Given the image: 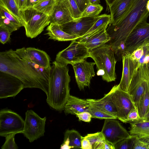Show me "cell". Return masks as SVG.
<instances>
[{
	"label": "cell",
	"instance_id": "6da1fadb",
	"mask_svg": "<svg viewBox=\"0 0 149 149\" xmlns=\"http://www.w3.org/2000/svg\"><path fill=\"white\" fill-rule=\"evenodd\" d=\"M0 71L19 79L24 88H37L48 94L49 71L32 62L24 47L0 52Z\"/></svg>",
	"mask_w": 149,
	"mask_h": 149
},
{
	"label": "cell",
	"instance_id": "7a4b0ae2",
	"mask_svg": "<svg viewBox=\"0 0 149 149\" xmlns=\"http://www.w3.org/2000/svg\"><path fill=\"white\" fill-rule=\"evenodd\" d=\"M148 0H134L125 16L114 25L109 24L106 29L111 38L109 44L115 51L119 47L125 45L128 37L140 23L147 21L149 12L146 8Z\"/></svg>",
	"mask_w": 149,
	"mask_h": 149
},
{
	"label": "cell",
	"instance_id": "3957f363",
	"mask_svg": "<svg viewBox=\"0 0 149 149\" xmlns=\"http://www.w3.org/2000/svg\"><path fill=\"white\" fill-rule=\"evenodd\" d=\"M67 65L56 61L52 65L49 75V89L46 101L53 109L58 111L64 110L70 95L69 83L70 76Z\"/></svg>",
	"mask_w": 149,
	"mask_h": 149
},
{
	"label": "cell",
	"instance_id": "277c9868",
	"mask_svg": "<svg viewBox=\"0 0 149 149\" xmlns=\"http://www.w3.org/2000/svg\"><path fill=\"white\" fill-rule=\"evenodd\" d=\"M89 57L94 61L97 74L107 82L115 81V66L117 61L114 51L109 44H104L89 50Z\"/></svg>",
	"mask_w": 149,
	"mask_h": 149
},
{
	"label": "cell",
	"instance_id": "5b68a950",
	"mask_svg": "<svg viewBox=\"0 0 149 149\" xmlns=\"http://www.w3.org/2000/svg\"><path fill=\"white\" fill-rule=\"evenodd\" d=\"M19 12L27 37L36 38L50 23L49 16L36 10L32 7L20 10Z\"/></svg>",
	"mask_w": 149,
	"mask_h": 149
},
{
	"label": "cell",
	"instance_id": "8992f818",
	"mask_svg": "<svg viewBox=\"0 0 149 149\" xmlns=\"http://www.w3.org/2000/svg\"><path fill=\"white\" fill-rule=\"evenodd\" d=\"M148 86H149L148 63L141 65L138 67L134 72L127 92L136 109H137L141 97Z\"/></svg>",
	"mask_w": 149,
	"mask_h": 149
},
{
	"label": "cell",
	"instance_id": "52a82bcc",
	"mask_svg": "<svg viewBox=\"0 0 149 149\" xmlns=\"http://www.w3.org/2000/svg\"><path fill=\"white\" fill-rule=\"evenodd\" d=\"M88 57L89 49L83 43L75 40H72L67 48L58 53L55 61L62 64L72 65Z\"/></svg>",
	"mask_w": 149,
	"mask_h": 149
},
{
	"label": "cell",
	"instance_id": "ba28073f",
	"mask_svg": "<svg viewBox=\"0 0 149 149\" xmlns=\"http://www.w3.org/2000/svg\"><path fill=\"white\" fill-rule=\"evenodd\" d=\"M24 120L17 113L8 109L0 111V136L5 137L11 134L22 133Z\"/></svg>",
	"mask_w": 149,
	"mask_h": 149
},
{
	"label": "cell",
	"instance_id": "9c48e42d",
	"mask_svg": "<svg viewBox=\"0 0 149 149\" xmlns=\"http://www.w3.org/2000/svg\"><path fill=\"white\" fill-rule=\"evenodd\" d=\"M46 120V117L41 118L32 110L27 111L22 133L30 142L44 136Z\"/></svg>",
	"mask_w": 149,
	"mask_h": 149
},
{
	"label": "cell",
	"instance_id": "30bf717a",
	"mask_svg": "<svg viewBox=\"0 0 149 149\" xmlns=\"http://www.w3.org/2000/svg\"><path fill=\"white\" fill-rule=\"evenodd\" d=\"M112 100L117 112V118L123 123H127L129 111L135 107L129 94L119 89L117 85L114 86L110 91Z\"/></svg>",
	"mask_w": 149,
	"mask_h": 149
},
{
	"label": "cell",
	"instance_id": "8fae6325",
	"mask_svg": "<svg viewBox=\"0 0 149 149\" xmlns=\"http://www.w3.org/2000/svg\"><path fill=\"white\" fill-rule=\"evenodd\" d=\"M116 119H105L101 131L106 140L114 147L120 141L132 137L126 130Z\"/></svg>",
	"mask_w": 149,
	"mask_h": 149
},
{
	"label": "cell",
	"instance_id": "7c38bea8",
	"mask_svg": "<svg viewBox=\"0 0 149 149\" xmlns=\"http://www.w3.org/2000/svg\"><path fill=\"white\" fill-rule=\"evenodd\" d=\"M102 15L81 17L60 26L64 32L80 38L89 30Z\"/></svg>",
	"mask_w": 149,
	"mask_h": 149
},
{
	"label": "cell",
	"instance_id": "4fadbf2b",
	"mask_svg": "<svg viewBox=\"0 0 149 149\" xmlns=\"http://www.w3.org/2000/svg\"><path fill=\"white\" fill-rule=\"evenodd\" d=\"M95 62H87L86 59L72 65L78 87L80 90L89 87L91 79L95 75Z\"/></svg>",
	"mask_w": 149,
	"mask_h": 149
},
{
	"label": "cell",
	"instance_id": "5bb4252c",
	"mask_svg": "<svg viewBox=\"0 0 149 149\" xmlns=\"http://www.w3.org/2000/svg\"><path fill=\"white\" fill-rule=\"evenodd\" d=\"M24 88L22 81L8 73L0 71V98L16 95Z\"/></svg>",
	"mask_w": 149,
	"mask_h": 149
},
{
	"label": "cell",
	"instance_id": "9a60e30c",
	"mask_svg": "<svg viewBox=\"0 0 149 149\" xmlns=\"http://www.w3.org/2000/svg\"><path fill=\"white\" fill-rule=\"evenodd\" d=\"M149 40V23L144 22L139 24L128 37L125 43V52L132 53L145 41Z\"/></svg>",
	"mask_w": 149,
	"mask_h": 149
},
{
	"label": "cell",
	"instance_id": "2e32d148",
	"mask_svg": "<svg viewBox=\"0 0 149 149\" xmlns=\"http://www.w3.org/2000/svg\"><path fill=\"white\" fill-rule=\"evenodd\" d=\"M122 60V76L120 83L117 86L119 89L127 92L134 72L139 66V62L134 60L131 56V53L128 52L123 53Z\"/></svg>",
	"mask_w": 149,
	"mask_h": 149
},
{
	"label": "cell",
	"instance_id": "e0dca14e",
	"mask_svg": "<svg viewBox=\"0 0 149 149\" xmlns=\"http://www.w3.org/2000/svg\"><path fill=\"white\" fill-rule=\"evenodd\" d=\"M111 21L105 23L87 37L77 40L83 43L89 50L98 47L109 42L111 38L106 29Z\"/></svg>",
	"mask_w": 149,
	"mask_h": 149
},
{
	"label": "cell",
	"instance_id": "ac0fdd59",
	"mask_svg": "<svg viewBox=\"0 0 149 149\" xmlns=\"http://www.w3.org/2000/svg\"><path fill=\"white\" fill-rule=\"evenodd\" d=\"M74 19L70 11L67 0H56L52 12L49 16L50 23L61 25Z\"/></svg>",
	"mask_w": 149,
	"mask_h": 149
},
{
	"label": "cell",
	"instance_id": "d6986e66",
	"mask_svg": "<svg viewBox=\"0 0 149 149\" xmlns=\"http://www.w3.org/2000/svg\"><path fill=\"white\" fill-rule=\"evenodd\" d=\"M134 0H115L109 7L111 20L109 24L117 23L127 14Z\"/></svg>",
	"mask_w": 149,
	"mask_h": 149
},
{
	"label": "cell",
	"instance_id": "ffe728a7",
	"mask_svg": "<svg viewBox=\"0 0 149 149\" xmlns=\"http://www.w3.org/2000/svg\"><path fill=\"white\" fill-rule=\"evenodd\" d=\"M91 106L86 99H81L70 95L65 106L64 112L66 114L76 115L84 111H88Z\"/></svg>",
	"mask_w": 149,
	"mask_h": 149
},
{
	"label": "cell",
	"instance_id": "44dd1931",
	"mask_svg": "<svg viewBox=\"0 0 149 149\" xmlns=\"http://www.w3.org/2000/svg\"><path fill=\"white\" fill-rule=\"evenodd\" d=\"M26 51L31 60L35 64L49 71L51 66L50 58L45 51L34 47L26 48Z\"/></svg>",
	"mask_w": 149,
	"mask_h": 149
},
{
	"label": "cell",
	"instance_id": "7402d4cb",
	"mask_svg": "<svg viewBox=\"0 0 149 149\" xmlns=\"http://www.w3.org/2000/svg\"><path fill=\"white\" fill-rule=\"evenodd\" d=\"M111 95L110 91L100 99H88L86 100L91 106L109 113L117 118L116 109L112 100Z\"/></svg>",
	"mask_w": 149,
	"mask_h": 149
},
{
	"label": "cell",
	"instance_id": "603a6c76",
	"mask_svg": "<svg viewBox=\"0 0 149 149\" xmlns=\"http://www.w3.org/2000/svg\"><path fill=\"white\" fill-rule=\"evenodd\" d=\"M46 34L49 36V39L61 41L77 40L78 37L70 35L63 31L60 26L50 23L47 27Z\"/></svg>",
	"mask_w": 149,
	"mask_h": 149
},
{
	"label": "cell",
	"instance_id": "cb8c5ba5",
	"mask_svg": "<svg viewBox=\"0 0 149 149\" xmlns=\"http://www.w3.org/2000/svg\"><path fill=\"white\" fill-rule=\"evenodd\" d=\"M83 138L77 131L74 130H67L65 133L63 142L61 145L60 148H81Z\"/></svg>",
	"mask_w": 149,
	"mask_h": 149
},
{
	"label": "cell",
	"instance_id": "d4e9b609",
	"mask_svg": "<svg viewBox=\"0 0 149 149\" xmlns=\"http://www.w3.org/2000/svg\"><path fill=\"white\" fill-rule=\"evenodd\" d=\"M84 137L89 141L92 149H114L113 146L106 140L101 132L88 134Z\"/></svg>",
	"mask_w": 149,
	"mask_h": 149
},
{
	"label": "cell",
	"instance_id": "484cf974",
	"mask_svg": "<svg viewBox=\"0 0 149 149\" xmlns=\"http://www.w3.org/2000/svg\"><path fill=\"white\" fill-rule=\"evenodd\" d=\"M129 132L130 134L136 136H149V121L140 119L130 123Z\"/></svg>",
	"mask_w": 149,
	"mask_h": 149
},
{
	"label": "cell",
	"instance_id": "4316f807",
	"mask_svg": "<svg viewBox=\"0 0 149 149\" xmlns=\"http://www.w3.org/2000/svg\"><path fill=\"white\" fill-rule=\"evenodd\" d=\"M56 3V0H39L32 6L36 10L49 16Z\"/></svg>",
	"mask_w": 149,
	"mask_h": 149
},
{
	"label": "cell",
	"instance_id": "83f0119b",
	"mask_svg": "<svg viewBox=\"0 0 149 149\" xmlns=\"http://www.w3.org/2000/svg\"><path fill=\"white\" fill-rule=\"evenodd\" d=\"M149 108V86L141 97L139 101L137 109L141 119L143 118L148 113Z\"/></svg>",
	"mask_w": 149,
	"mask_h": 149
},
{
	"label": "cell",
	"instance_id": "f1b7e54d",
	"mask_svg": "<svg viewBox=\"0 0 149 149\" xmlns=\"http://www.w3.org/2000/svg\"><path fill=\"white\" fill-rule=\"evenodd\" d=\"M0 6L7 10L23 25L19 10L14 0H0Z\"/></svg>",
	"mask_w": 149,
	"mask_h": 149
},
{
	"label": "cell",
	"instance_id": "f546056e",
	"mask_svg": "<svg viewBox=\"0 0 149 149\" xmlns=\"http://www.w3.org/2000/svg\"><path fill=\"white\" fill-rule=\"evenodd\" d=\"M103 9L100 4H93L89 3L82 13L81 17H93L98 15Z\"/></svg>",
	"mask_w": 149,
	"mask_h": 149
},
{
	"label": "cell",
	"instance_id": "4dcf8cb0",
	"mask_svg": "<svg viewBox=\"0 0 149 149\" xmlns=\"http://www.w3.org/2000/svg\"><path fill=\"white\" fill-rule=\"evenodd\" d=\"M88 112L91 114L92 118L101 119L117 118L112 114L92 106L89 108Z\"/></svg>",
	"mask_w": 149,
	"mask_h": 149
},
{
	"label": "cell",
	"instance_id": "1f68e13d",
	"mask_svg": "<svg viewBox=\"0 0 149 149\" xmlns=\"http://www.w3.org/2000/svg\"><path fill=\"white\" fill-rule=\"evenodd\" d=\"M111 20L110 15L102 14V16L95 22L89 30L85 35L79 39H83L87 37L105 23L111 21Z\"/></svg>",
	"mask_w": 149,
	"mask_h": 149
},
{
	"label": "cell",
	"instance_id": "d6a6232c",
	"mask_svg": "<svg viewBox=\"0 0 149 149\" xmlns=\"http://www.w3.org/2000/svg\"><path fill=\"white\" fill-rule=\"evenodd\" d=\"M135 136L133 149H149V136Z\"/></svg>",
	"mask_w": 149,
	"mask_h": 149
},
{
	"label": "cell",
	"instance_id": "836d02e7",
	"mask_svg": "<svg viewBox=\"0 0 149 149\" xmlns=\"http://www.w3.org/2000/svg\"><path fill=\"white\" fill-rule=\"evenodd\" d=\"M135 136L132 137L124 139L118 142L114 146V149H133Z\"/></svg>",
	"mask_w": 149,
	"mask_h": 149
},
{
	"label": "cell",
	"instance_id": "e575fe53",
	"mask_svg": "<svg viewBox=\"0 0 149 149\" xmlns=\"http://www.w3.org/2000/svg\"><path fill=\"white\" fill-rule=\"evenodd\" d=\"M0 15L5 17L19 28L23 26L22 24L15 17L5 8L1 6H0Z\"/></svg>",
	"mask_w": 149,
	"mask_h": 149
},
{
	"label": "cell",
	"instance_id": "d590c367",
	"mask_svg": "<svg viewBox=\"0 0 149 149\" xmlns=\"http://www.w3.org/2000/svg\"><path fill=\"white\" fill-rule=\"evenodd\" d=\"M15 134H9L5 137L6 140L1 147L2 149H17L18 148L15 141Z\"/></svg>",
	"mask_w": 149,
	"mask_h": 149
},
{
	"label": "cell",
	"instance_id": "8d00e7d4",
	"mask_svg": "<svg viewBox=\"0 0 149 149\" xmlns=\"http://www.w3.org/2000/svg\"><path fill=\"white\" fill-rule=\"evenodd\" d=\"M68 8L72 17L74 19L81 17V13L74 0H67Z\"/></svg>",
	"mask_w": 149,
	"mask_h": 149
},
{
	"label": "cell",
	"instance_id": "74e56055",
	"mask_svg": "<svg viewBox=\"0 0 149 149\" xmlns=\"http://www.w3.org/2000/svg\"><path fill=\"white\" fill-rule=\"evenodd\" d=\"M12 32L6 27L0 25V42L4 44L10 39V36Z\"/></svg>",
	"mask_w": 149,
	"mask_h": 149
},
{
	"label": "cell",
	"instance_id": "f35d334b",
	"mask_svg": "<svg viewBox=\"0 0 149 149\" xmlns=\"http://www.w3.org/2000/svg\"><path fill=\"white\" fill-rule=\"evenodd\" d=\"M0 25L8 28L11 32L17 30L19 28L5 17L0 15Z\"/></svg>",
	"mask_w": 149,
	"mask_h": 149
},
{
	"label": "cell",
	"instance_id": "ab89813d",
	"mask_svg": "<svg viewBox=\"0 0 149 149\" xmlns=\"http://www.w3.org/2000/svg\"><path fill=\"white\" fill-rule=\"evenodd\" d=\"M141 119L138 110L135 107L132 109L128 113L127 118V123L134 122Z\"/></svg>",
	"mask_w": 149,
	"mask_h": 149
},
{
	"label": "cell",
	"instance_id": "60d3db41",
	"mask_svg": "<svg viewBox=\"0 0 149 149\" xmlns=\"http://www.w3.org/2000/svg\"><path fill=\"white\" fill-rule=\"evenodd\" d=\"M144 44V42L141 46L131 53L132 58L139 62L144 53L143 47Z\"/></svg>",
	"mask_w": 149,
	"mask_h": 149
},
{
	"label": "cell",
	"instance_id": "b9f144b4",
	"mask_svg": "<svg viewBox=\"0 0 149 149\" xmlns=\"http://www.w3.org/2000/svg\"><path fill=\"white\" fill-rule=\"evenodd\" d=\"M79 120H81L85 122H89L91 121L92 116L88 112L85 111L78 113L76 115Z\"/></svg>",
	"mask_w": 149,
	"mask_h": 149
},
{
	"label": "cell",
	"instance_id": "7bdbcfd3",
	"mask_svg": "<svg viewBox=\"0 0 149 149\" xmlns=\"http://www.w3.org/2000/svg\"><path fill=\"white\" fill-rule=\"evenodd\" d=\"M74 1L81 13L90 3L89 0H74Z\"/></svg>",
	"mask_w": 149,
	"mask_h": 149
},
{
	"label": "cell",
	"instance_id": "ee69618b",
	"mask_svg": "<svg viewBox=\"0 0 149 149\" xmlns=\"http://www.w3.org/2000/svg\"><path fill=\"white\" fill-rule=\"evenodd\" d=\"M81 146V148L83 149H92L89 141L84 137H83L82 140Z\"/></svg>",
	"mask_w": 149,
	"mask_h": 149
},
{
	"label": "cell",
	"instance_id": "f6af8a7d",
	"mask_svg": "<svg viewBox=\"0 0 149 149\" xmlns=\"http://www.w3.org/2000/svg\"><path fill=\"white\" fill-rule=\"evenodd\" d=\"M19 10L26 8L27 6V0H14Z\"/></svg>",
	"mask_w": 149,
	"mask_h": 149
},
{
	"label": "cell",
	"instance_id": "bcb514c9",
	"mask_svg": "<svg viewBox=\"0 0 149 149\" xmlns=\"http://www.w3.org/2000/svg\"><path fill=\"white\" fill-rule=\"evenodd\" d=\"M38 0H27L26 7H32L33 6Z\"/></svg>",
	"mask_w": 149,
	"mask_h": 149
},
{
	"label": "cell",
	"instance_id": "7dc6e473",
	"mask_svg": "<svg viewBox=\"0 0 149 149\" xmlns=\"http://www.w3.org/2000/svg\"><path fill=\"white\" fill-rule=\"evenodd\" d=\"M90 3L95 4H98L100 3V0H89Z\"/></svg>",
	"mask_w": 149,
	"mask_h": 149
},
{
	"label": "cell",
	"instance_id": "c3c4849f",
	"mask_svg": "<svg viewBox=\"0 0 149 149\" xmlns=\"http://www.w3.org/2000/svg\"><path fill=\"white\" fill-rule=\"evenodd\" d=\"M107 6L109 7L110 6L111 3L115 0H105Z\"/></svg>",
	"mask_w": 149,
	"mask_h": 149
},
{
	"label": "cell",
	"instance_id": "681fc988",
	"mask_svg": "<svg viewBox=\"0 0 149 149\" xmlns=\"http://www.w3.org/2000/svg\"><path fill=\"white\" fill-rule=\"evenodd\" d=\"M142 119H143L145 120L149 121V108L148 111V113H147L146 115V116L145 117L143 118H142Z\"/></svg>",
	"mask_w": 149,
	"mask_h": 149
},
{
	"label": "cell",
	"instance_id": "f907efd6",
	"mask_svg": "<svg viewBox=\"0 0 149 149\" xmlns=\"http://www.w3.org/2000/svg\"><path fill=\"white\" fill-rule=\"evenodd\" d=\"M146 8L148 10L149 12V0H148L146 3Z\"/></svg>",
	"mask_w": 149,
	"mask_h": 149
},
{
	"label": "cell",
	"instance_id": "816d5d0a",
	"mask_svg": "<svg viewBox=\"0 0 149 149\" xmlns=\"http://www.w3.org/2000/svg\"><path fill=\"white\" fill-rule=\"evenodd\" d=\"M148 65H149V63H148Z\"/></svg>",
	"mask_w": 149,
	"mask_h": 149
},
{
	"label": "cell",
	"instance_id": "f5cc1de1",
	"mask_svg": "<svg viewBox=\"0 0 149 149\" xmlns=\"http://www.w3.org/2000/svg\"><path fill=\"white\" fill-rule=\"evenodd\" d=\"M149 46V45H148Z\"/></svg>",
	"mask_w": 149,
	"mask_h": 149
}]
</instances>
